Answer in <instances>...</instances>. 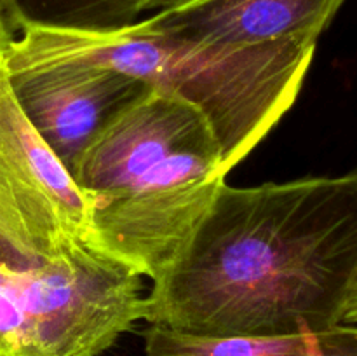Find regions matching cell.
<instances>
[{
  "label": "cell",
  "mask_w": 357,
  "mask_h": 356,
  "mask_svg": "<svg viewBox=\"0 0 357 356\" xmlns=\"http://www.w3.org/2000/svg\"><path fill=\"white\" fill-rule=\"evenodd\" d=\"M6 52V51H3ZM0 54V260L31 267L94 246L91 202L21 112Z\"/></svg>",
  "instance_id": "cell-4"
},
{
  "label": "cell",
  "mask_w": 357,
  "mask_h": 356,
  "mask_svg": "<svg viewBox=\"0 0 357 356\" xmlns=\"http://www.w3.org/2000/svg\"><path fill=\"white\" fill-rule=\"evenodd\" d=\"M142 276L96 246L0 260V356H98L142 320Z\"/></svg>",
  "instance_id": "cell-3"
},
{
  "label": "cell",
  "mask_w": 357,
  "mask_h": 356,
  "mask_svg": "<svg viewBox=\"0 0 357 356\" xmlns=\"http://www.w3.org/2000/svg\"><path fill=\"white\" fill-rule=\"evenodd\" d=\"M181 152L222 157L211 126L199 108L183 98L152 89L91 143L72 177L93 206L126 192Z\"/></svg>",
  "instance_id": "cell-7"
},
{
  "label": "cell",
  "mask_w": 357,
  "mask_h": 356,
  "mask_svg": "<svg viewBox=\"0 0 357 356\" xmlns=\"http://www.w3.org/2000/svg\"><path fill=\"white\" fill-rule=\"evenodd\" d=\"M3 63L21 112L70 175L91 143L153 89L138 77L79 58H33L6 49Z\"/></svg>",
  "instance_id": "cell-6"
},
{
  "label": "cell",
  "mask_w": 357,
  "mask_h": 356,
  "mask_svg": "<svg viewBox=\"0 0 357 356\" xmlns=\"http://www.w3.org/2000/svg\"><path fill=\"white\" fill-rule=\"evenodd\" d=\"M324 349L326 330L288 335H201L150 325L145 332L146 356H324Z\"/></svg>",
  "instance_id": "cell-9"
},
{
  "label": "cell",
  "mask_w": 357,
  "mask_h": 356,
  "mask_svg": "<svg viewBox=\"0 0 357 356\" xmlns=\"http://www.w3.org/2000/svg\"><path fill=\"white\" fill-rule=\"evenodd\" d=\"M344 325H357V285L352 292L351 299H349L347 309H345L344 320H342Z\"/></svg>",
  "instance_id": "cell-12"
},
{
  "label": "cell",
  "mask_w": 357,
  "mask_h": 356,
  "mask_svg": "<svg viewBox=\"0 0 357 356\" xmlns=\"http://www.w3.org/2000/svg\"><path fill=\"white\" fill-rule=\"evenodd\" d=\"M316 47V38L244 47L190 44L145 30L138 21L114 34L23 30L7 51L101 63L183 98L211 126L229 173L293 107Z\"/></svg>",
  "instance_id": "cell-2"
},
{
  "label": "cell",
  "mask_w": 357,
  "mask_h": 356,
  "mask_svg": "<svg viewBox=\"0 0 357 356\" xmlns=\"http://www.w3.org/2000/svg\"><path fill=\"white\" fill-rule=\"evenodd\" d=\"M225 177L220 154L169 157L126 192L91 206L94 246L153 281L190 236Z\"/></svg>",
  "instance_id": "cell-5"
},
{
  "label": "cell",
  "mask_w": 357,
  "mask_h": 356,
  "mask_svg": "<svg viewBox=\"0 0 357 356\" xmlns=\"http://www.w3.org/2000/svg\"><path fill=\"white\" fill-rule=\"evenodd\" d=\"M183 0H145L143 2V10H152V9H166V7L174 6Z\"/></svg>",
  "instance_id": "cell-13"
},
{
  "label": "cell",
  "mask_w": 357,
  "mask_h": 356,
  "mask_svg": "<svg viewBox=\"0 0 357 356\" xmlns=\"http://www.w3.org/2000/svg\"><path fill=\"white\" fill-rule=\"evenodd\" d=\"M145 0H0L20 30L114 34L138 23Z\"/></svg>",
  "instance_id": "cell-10"
},
{
  "label": "cell",
  "mask_w": 357,
  "mask_h": 356,
  "mask_svg": "<svg viewBox=\"0 0 357 356\" xmlns=\"http://www.w3.org/2000/svg\"><path fill=\"white\" fill-rule=\"evenodd\" d=\"M356 285L357 170L223 184L143 297L142 320L201 335L323 332Z\"/></svg>",
  "instance_id": "cell-1"
},
{
  "label": "cell",
  "mask_w": 357,
  "mask_h": 356,
  "mask_svg": "<svg viewBox=\"0 0 357 356\" xmlns=\"http://www.w3.org/2000/svg\"><path fill=\"white\" fill-rule=\"evenodd\" d=\"M345 0H183L139 21L153 34L220 47L316 38Z\"/></svg>",
  "instance_id": "cell-8"
},
{
  "label": "cell",
  "mask_w": 357,
  "mask_h": 356,
  "mask_svg": "<svg viewBox=\"0 0 357 356\" xmlns=\"http://www.w3.org/2000/svg\"><path fill=\"white\" fill-rule=\"evenodd\" d=\"M13 38V27H10L9 20H7L6 13H3L2 6H0V54L6 51Z\"/></svg>",
  "instance_id": "cell-11"
}]
</instances>
